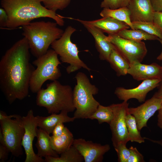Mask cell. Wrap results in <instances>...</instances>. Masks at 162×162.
Listing matches in <instances>:
<instances>
[{
	"mask_svg": "<svg viewBox=\"0 0 162 162\" xmlns=\"http://www.w3.org/2000/svg\"><path fill=\"white\" fill-rule=\"evenodd\" d=\"M30 48L24 37L8 50L0 61V88L11 104L28 94L30 81L35 70L30 62Z\"/></svg>",
	"mask_w": 162,
	"mask_h": 162,
	"instance_id": "6da1fadb",
	"label": "cell"
},
{
	"mask_svg": "<svg viewBox=\"0 0 162 162\" xmlns=\"http://www.w3.org/2000/svg\"><path fill=\"white\" fill-rule=\"evenodd\" d=\"M41 0H1L2 8L8 16L6 27L13 29L24 26L41 17L53 19L60 26H64V17L41 4Z\"/></svg>",
	"mask_w": 162,
	"mask_h": 162,
	"instance_id": "7a4b0ae2",
	"label": "cell"
},
{
	"mask_svg": "<svg viewBox=\"0 0 162 162\" xmlns=\"http://www.w3.org/2000/svg\"><path fill=\"white\" fill-rule=\"evenodd\" d=\"M55 22H31L22 26V35L28 42L30 50L36 58L45 54L51 44L59 38L64 31Z\"/></svg>",
	"mask_w": 162,
	"mask_h": 162,
	"instance_id": "3957f363",
	"label": "cell"
},
{
	"mask_svg": "<svg viewBox=\"0 0 162 162\" xmlns=\"http://www.w3.org/2000/svg\"><path fill=\"white\" fill-rule=\"evenodd\" d=\"M37 93V105L45 108L48 113H58L62 111L69 112L75 110L73 90L69 85H62L56 80L47 84L46 88H41Z\"/></svg>",
	"mask_w": 162,
	"mask_h": 162,
	"instance_id": "277c9868",
	"label": "cell"
},
{
	"mask_svg": "<svg viewBox=\"0 0 162 162\" xmlns=\"http://www.w3.org/2000/svg\"><path fill=\"white\" fill-rule=\"evenodd\" d=\"M75 78L76 84L73 91L75 111L73 117L75 119H88L100 104L93 97L98 93V89L82 72L77 73Z\"/></svg>",
	"mask_w": 162,
	"mask_h": 162,
	"instance_id": "5b68a950",
	"label": "cell"
},
{
	"mask_svg": "<svg viewBox=\"0 0 162 162\" xmlns=\"http://www.w3.org/2000/svg\"><path fill=\"white\" fill-rule=\"evenodd\" d=\"M33 64L36 66L29 84V89L33 93H37L46 81L57 80L61 76L58 68L61 63L58 55L52 49L48 50L45 54L37 58Z\"/></svg>",
	"mask_w": 162,
	"mask_h": 162,
	"instance_id": "8992f818",
	"label": "cell"
},
{
	"mask_svg": "<svg viewBox=\"0 0 162 162\" xmlns=\"http://www.w3.org/2000/svg\"><path fill=\"white\" fill-rule=\"evenodd\" d=\"M76 30L71 26H68L61 37L54 41L51 45L52 49L60 56L62 62L69 64L66 69L68 74L82 68L89 72L91 70L80 58L79 51L76 45L71 41V36Z\"/></svg>",
	"mask_w": 162,
	"mask_h": 162,
	"instance_id": "52a82bcc",
	"label": "cell"
},
{
	"mask_svg": "<svg viewBox=\"0 0 162 162\" xmlns=\"http://www.w3.org/2000/svg\"><path fill=\"white\" fill-rule=\"evenodd\" d=\"M0 131L10 152L16 157L22 155V142L25 132L22 117L0 120Z\"/></svg>",
	"mask_w": 162,
	"mask_h": 162,
	"instance_id": "ba28073f",
	"label": "cell"
},
{
	"mask_svg": "<svg viewBox=\"0 0 162 162\" xmlns=\"http://www.w3.org/2000/svg\"><path fill=\"white\" fill-rule=\"evenodd\" d=\"M108 35V40L126 59L130 65L142 62L147 52L143 42L125 39L118 34Z\"/></svg>",
	"mask_w": 162,
	"mask_h": 162,
	"instance_id": "9c48e42d",
	"label": "cell"
},
{
	"mask_svg": "<svg viewBox=\"0 0 162 162\" xmlns=\"http://www.w3.org/2000/svg\"><path fill=\"white\" fill-rule=\"evenodd\" d=\"M128 105L127 101H125L121 103L111 105L114 116L109 125L114 148L121 143L127 144L129 141L126 122Z\"/></svg>",
	"mask_w": 162,
	"mask_h": 162,
	"instance_id": "30bf717a",
	"label": "cell"
},
{
	"mask_svg": "<svg viewBox=\"0 0 162 162\" xmlns=\"http://www.w3.org/2000/svg\"><path fill=\"white\" fill-rule=\"evenodd\" d=\"M25 129L22 145L25 151V162H44L45 160L34 153L33 147L34 138L37 136L38 122L32 110H29L26 115L22 117Z\"/></svg>",
	"mask_w": 162,
	"mask_h": 162,
	"instance_id": "8fae6325",
	"label": "cell"
},
{
	"mask_svg": "<svg viewBox=\"0 0 162 162\" xmlns=\"http://www.w3.org/2000/svg\"><path fill=\"white\" fill-rule=\"evenodd\" d=\"M83 157L85 162H101L104 155L110 149L108 144L101 145L82 138L74 139L73 145Z\"/></svg>",
	"mask_w": 162,
	"mask_h": 162,
	"instance_id": "7c38bea8",
	"label": "cell"
},
{
	"mask_svg": "<svg viewBox=\"0 0 162 162\" xmlns=\"http://www.w3.org/2000/svg\"><path fill=\"white\" fill-rule=\"evenodd\" d=\"M162 105V98L154 94L143 104L135 108H129L128 112L133 116L136 119L138 129L140 131L147 127L149 119L160 108Z\"/></svg>",
	"mask_w": 162,
	"mask_h": 162,
	"instance_id": "4fadbf2b",
	"label": "cell"
},
{
	"mask_svg": "<svg viewBox=\"0 0 162 162\" xmlns=\"http://www.w3.org/2000/svg\"><path fill=\"white\" fill-rule=\"evenodd\" d=\"M160 80V79L145 80L137 87L132 89L118 87L115 89L114 93L119 99L123 101L135 98L140 102H144L148 93L158 87Z\"/></svg>",
	"mask_w": 162,
	"mask_h": 162,
	"instance_id": "5bb4252c",
	"label": "cell"
},
{
	"mask_svg": "<svg viewBox=\"0 0 162 162\" xmlns=\"http://www.w3.org/2000/svg\"><path fill=\"white\" fill-rule=\"evenodd\" d=\"M127 74L137 81L160 79L162 75V67L155 63L150 64L135 63L130 65Z\"/></svg>",
	"mask_w": 162,
	"mask_h": 162,
	"instance_id": "9a60e30c",
	"label": "cell"
},
{
	"mask_svg": "<svg viewBox=\"0 0 162 162\" xmlns=\"http://www.w3.org/2000/svg\"><path fill=\"white\" fill-rule=\"evenodd\" d=\"M128 7L132 22H153L154 11L150 0H130Z\"/></svg>",
	"mask_w": 162,
	"mask_h": 162,
	"instance_id": "2e32d148",
	"label": "cell"
},
{
	"mask_svg": "<svg viewBox=\"0 0 162 162\" xmlns=\"http://www.w3.org/2000/svg\"><path fill=\"white\" fill-rule=\"evenodd\" d=\"M93 37L95 47L99 53L100 60L108 61L112 50L115 46L108 39V36L98 28L85 23L80 22Z\"/></svg>",
	"mask_w": 162,
	"mask_h": 162,
	"instance_id": "e0dca14e",
	"label": "cell"
},
{
	"mask_svg": "<svg viewBox=\"0 0 162 162\" xmlns=\"http://www.w3.org/2000/svg\"><path fill=\"white\" fill-rule=\"evenodd\" d=\"M79 22H82L96 27L108 34H118L121 31L130 28L126 23L110 17H106L95 20L86 21L73 19Z\"/></svg>",
	"mask_w": 162,
	"mask_h": 162,
	"instance_id": "ac0fdd59",
	"label": "cell"
},
{
	"mask_svg": "<svg viewBox=\"0 0 162 162\" xmlns=\"http://www.w3.org/2000/svg\"><path fill=\"white\" fill-rule=\"evenodd\" d=\"M68 113L65 111H62L59 114L52 113L46 117L37 116L36 117L38 127L50 134L58 123L71 122L75 120L74 117H71L68 116Z\"/></svg>",
	"mask_w": 162,
	"mask_h": 162,
	"instance_id": "d6986e66",
	"label": "cell"
},
{
	"mask_svg": "<svg viewBox=\"0 0 162 162\" xmlns=\"http://www.w3.org/2000/svg\"><path fill=\"white\" fill-rule=\"evenodd\" d=\"M37 141L35 144L38 155L41 157L48 156L58 157L59 156L52 148L50 144V134L42 129L37 130Z\"/></svg>",
	"mask_w": 162,
	"mask_h": 162,
	"instance_id": "ffe728a7",
	"label": "cell"
},
{
	"mask_svg": "<svg viewBox=\"0 0 162 162\" xmlns=\"http://www.w3.org/2000/svg\"><path fill=\"white\" fill-rule=\"evenodd\" d=\"M50 144L52 149L58 154L68 149L73 145L74 140L72 133L66 127L63 134L58 136H50Z\"/></svg>",
	"mask_w": 162,
	"mask_h": 162,
	"instance_id": "44dd1931",
	"label": "cell"
},
{
	"mask_svg": "<svg viewBox=\"0 0 162 162\" xmlns=\"http://www.w3.org/2000/svg\"><path fill=\"white\" fill-rule=\"evenodd\" d=\"M111 68L118 76H125L127 74L130 64L115 47L110 54L108 61Z\"/></svg>",
	"mask_w": 162,
	"mask_h": 162,
	"instance_id": "7402d4cb",
	"label": "cell"
},
{
	"mask_svg": "<svg viewBox=\"0 0 162 162\" xmlns=\"http://www.w3.org/2000/svg\"><path fill=\"white\" fill-rule=\"evenodd\" d=\"M100 15L102 17H110L127 24L132 29H134L130 20V12L128 7L111 9L103 8Z\"/></svg>",
	"mask_w": 162,
	"mask_h": 162,
	"instance_id": "603a6c76",
	"label": "cell"
},
{
	"mask_svg": "<svg viewBox=\"0 0 162 162\" xmlns=\"http://www.w3.org/2000/svg\"><path fill=\"white\" fill-rule=\"evenodd\" d=\"M46 162H82L83 157L76 148L73 146L62 153L58 157L50 156L45 158Z\"/></svg>",
	"mask_w": 162,
	"mask_h": 162,
	"instance_id": "cb8c5ba5",
	"label": "cell"
},
{
	"mask_svg": "<svg viewBox=\"0 0 162 162\" xmlns=\"http://www.w3.org/2000/svg\"><path fill=\"white\" fill-rule=\"evenodd\" d=\"M125 29L120 31L118 35L124 38L136 41L158 40L156 36L148 33L141 29Z\"/></svg>",
	"mask_w": 162,
	"mask_h": 162,
	"instance_id": "d4e9b609",
	"label": "cell"
},
{
	"mask_svg": "<svg viewBox=\"0 0 162 162\" xmlns=\"http://www.w3.org/2000/svg\"><path fill=\"white\" fill-rule=\"evenodd\" d=\"M126 122L129 141L140 143L144 142L145 138L141 136L134 117L128 112L126 117Z\"/></svg>",
	"mask_w": 162,
	"mask_h": 162,
	"instance_id": "484cf974",
	"label": "cell"
},
{
	"mask_svg": "<svg viewBox=\"0 0 162 162\" xmlns=\"http://www.w3.org/2000/svg\"><path fill=\"white\" fill-rule=\"evenodd\" d=\"M114 116L111 105L104 106L100 104L95 111L88 119H96L99 124L106 122L110 124Z\"/></svg>",
	"mask_w": 162,
	"mask_h": 162,
	"instance_id": "4316f807",
	"label": "cell"
},
{
	"mask_svg": "<svg viewBox=\"0 0 162 162\" xmlns=\"http://www.w3.org/2000/svg\"><path fill=\"white\" fill-rule=\"evenodd\" d=\"M132 23L134 29L142 30L162 40V31L153 22H135Z\"/></svg>",
	"mask_w": 162,
	"mask_h": 162,
	"instance_id": "83f0119b",
	"label": "cell"
},
{
	"mask_svg": "<svg viewBox=\"0 0 162 162\" xmlns=\"http://www.w3.org/2000/svg\"><path fill=\"white\" fill-rule=\"evenodd\" d=\"M41 0L46 8L55 12L58 10H62L66 8L71 1V0Z\"/></svg>",
	"mask_w": 162,
	"mask_h": 162,
	"instance_id": "f1b7e54d",
	"label": "cell"
},
{
	"mask_svg": "<svg viewBox=\"0 0 162 162\" xmlns=\"http://www.w3.org/2000/svg\"><path fill=\"white\" fill-rule=\"evenodd\" d=\"M130 0H103L100 6L101 8L115 9L128 7Z\"/></svg>",
	"mask_w": 162,
	"mask_h": 162,
	"instance_id": "f546056e",
	"label": "cell"
},
{
	"mask_svg": "<svg viewBox=\"0 0 162 162\" xmlns=\"http://www.w3.org/2000/svg\"><path fill=\"white\" fill-rule=\"evenodd\" d=\"M126 144L121 143L114 148L118 157L119 162H127L130 154L129 148L126 146Z\"/></svg>",
	"mask_w": 162,
	"mask_h": 162,
	"instance_id": "4dcf8cb0",
	"label": "cell"
},
{
	"mask_svg": "<svg viewBox=\"0 0 162 162\" xmlns=\"http://www.w3.org/2000/svg\"><path fill=\"white\" fill-rule=\"evenodd\" d=\"M130 154L127 162H145L143 155L136 147L131 146L129 148Z\"/></svg>",
	"mask_w": 162,
	"mask_h": 162,
	"instance_id": "1f68e13d",
	"label": "cell"
},
{
	"mask_svg": "<svg viewBox=\"0 0 162 162\" xmlns=\"http://www.w3.org/2000/svg\"><path fill=\"white\" fill-rule=\"evenodd\" d=\"M9 152L5 144L0 143V162H4L6 160Z\"/></svg>",
	"mask_w": 162,
	"mask_h": 162,
	"instance_id": "d6a6232c",
	"label": "cell"
},
{
	"mask_svg": "<svg viewBox=\"0 0 162 162\" xmlns=\"http://www.w3.org/2000/svg\"><path fill=\"white\" fill-rule=\"evenodd\" d=\"M153 22L162 31V12H154Z\"/></svg>",
	"mask_w": 162,
	"mask_h": 162,
	"instance_id": "836d02e7",
	"label": "cell"
},
{
	"mask_svg": "<svg viewBox=\"0 0 162 162\" xmlns=\"http://www.w3.org/2000/svg\"><path fill=\"white\" fill-rule=\"evenodd\" d=\"M8 16V14L4 9L0 8V26L1 27H6Z\"/></svg>",
	"mask_w": 162,
	"mask_h": 162,
	"instance_id": "e575fe53",
	"label": "cell"
},
{
	"mask_svg": "<svg viewBox=\"0 0 162 162\" xmlns=\"http://www.w3.org/2000/svg\"><path fill=\"white\" fill-rule=\"evenodd\" d=\"M66 127H65L64 123H58L55 127L53 130L52 134L53 136H61L64 132Z\"/></svg>",
	"mask_w": 162,
	"mask_h": 162,
	"instance_id": "d590c367",
	"label": "cell"
},
{
	"mask_svg": "<svg viewBox=\"0 0 162 162\" xmlns=\"http://www.w3.org/2000/svg\"><path fill=\"white\" fill-rule=\"evenodd\" d=\"M154 12H162V0H150Z\"/></svg>",
	"mask_w": 162,
	"mask_h": 162,
	"instance_id": "8d00e7d4",
	"label": "cell"
},
{
	"mask_svg": "<svg viewBox=\"0 0 162 162\" xmlns=\"http://www.w3.org/2000/svg\"><path fill=\"white\" fill-rule=\"evenodd\" d=\"M20 115L17 114H13L8 116L6 113L2 111H0V120L6 119L15 118L20 116Z\"/></svg>",
	"mask_w": 162,
	"mask_h": 162,
	"instance_id": "74e56055",
	"label": "cell"
},
{
	"mask_svg": "<svg viewBox=\"0 0 162 162\" xmlns=\"http://www.w3.org/2000/svg\"><path fill=\"white\" fill-rule=\"evenodd\" d=\"M157 125L158 127L162 130V105L158 110Z\"/></svg>",
	"mask_w": 162,
	"mask_h": 162,
	"instance_id": "f35d334b",
	"label": "cell"
},
{
	"mask_svg": "<svg viewBox=\"0 0 162 162\" xmlns=\"http://www.w3.org/2000/svg\"><path fill=\"white\" fill-rule=\"evenodd\" d=\"M160 80L158 86V90L154 95L156 97L162 98V75L160 78Z\"/></svg>",
	"mask_w": 162,
	"mask_h": 162,
	"instance_id": "ab89813d",
	"label": "cell"
},
{
	"mask_svg": "<svg viewBox=\"0 0 162 162\" xmlns=\"http://www.w3.org/2000/svg\"><path fill=\"white\" fill-rule=\"evenodd\" d=\"M145 139H147L150 140L153 142L158 144L162 146V139L159 140H155L151 139L146 137H144Z\"/></svg>",
	"mask_w": 162,
	"mask_h": 162,
	"instance_id": "60d3db41",
	"label": "cell"
},
{
	"mask_svg": "<svg viewBox=\"0 0 162 162\" xmlns=\"http://www.w3.org/2000/svg\"><path fill=\"white\" fill-rule=\"evenodd\" d=\"M158 40L161 43L162 47V40L159 38L158 39ZM157 59L159 60H162V51L160 54L157 57Z\"/></svg>",
	"mask_w": 162,
	"mask_h": 162,
	"instance_id": "b9f144b4",
	"label": "cell"
},
{
	"mask_svg": "<svg viewBox=\"0 0 162 162\" xmlns=\"http://www.w3.org/2000/svg\"><path fill=\"white\" fill-rule=\"evenodd\" d=\"M161 67H162V65H161Z\"/></svg>",
	"mask_w": 162,
	"mask_h": 162,
	"instance_id": "7bdbcfd3",
	"label": "cell"
}]
</instances>
